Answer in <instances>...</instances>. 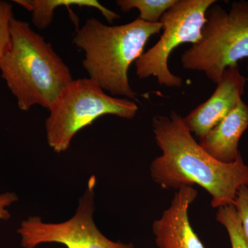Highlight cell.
<instances>
[{
    "mask_svg": "<svg viewBox=\"0 0 248 248\" xmlns=\"http://www.w3.org/2000/svg\"><path fill=\"white\" fill-rule=\"evenodd\" d=\"M45 122L48 146L57 153L66 151L75 136L104 115L132 120L138 107L127 98L108 94L92 79H73L48 110Z\"/></svg>",
    "mask_w": 248,
    "mask_h": 248,
    "instance_id": "obj_4",
    "label": "cell"
},
{
    "mask_svg": "<svg viewBox=\"0 0 248 248\" xmlns=\"http://www.w3.org/2000/svg\"><path fill=\"white\" fill-rule=\"evenodd\" d=\"M217 221L226 228L232 248H248L241 223L234 205H226L218 208Z\"/></svg>",
    "mask_w": 248,
    "mask_h": 248,
    "instance_id": "obj_13",
    "label": "cell"
},
{
    "mask_svg": "<svg viewBox=\"0 0 248 248\" xmlns=\"http://www.w3.org/2000/svg\"></svg>",
    "mask_w": 248,
    "mask_h": 248,
    "instance_id": "obj_17",
    "label": "cell"
},
{
    "mask_svg": "<svg viewBox=\"0 0 248 248\" xmlns=\"http://www.w3.org/2000/svg\"><path fill=\"white\" fill-rule=\"evenodd\" d=\"M205 17L202 39L185 50L181 62L217 84L227 68L248 59V1H234L229 11L213 4Z\"/></svg>",
    "mask_w": 248,
    "mask_h": 248,
    "instance_id": "obj_5",
    "label": "cell"
},
{
    "mask_svg": "<svg viewBox=\"0 0 248 248\" xmlns=\"http://www.w3.org/2000/svg\"><path fill=\"white\" fill-rule=\"evenodd\" d=\"M215 0H177L161 17L163 33L159 40L135 62L140 79L155 77L167 87H180L183 80L170 71L169 59L174 49L183 44L192 45L202 39V31L209 8Z\"/></svg>",
    "mask_w": 248,
    "mask_h": 248,
    "instance_id": "obj_6",
    "label": "cell"
},
{
    "mask_svg": "<svg viewBox=\"0 0 248 248\" xmlns=\"http://www.w3.org/2000/svg\"><path fill=\"white\" fill-rule=\"evenodd\" d=\"M161 31V23L140 18L118 26L89 18L77 29L73 42L84 52L82 65L90 79L110 95L131 100L136 99L137 93L129 83V68L144 53L148 40Z\"/></svg>",
    "mask_w": 248,
    "mask_h": 248,
    "instance_id": "obj_3",
    "label": "cell"
},
{
    "mask_svg": "<svg viewBox=\"0 0 248 248\" xmlns=\"http://www.w3.org/2000/svg\"><path fill=\"white\" fill-rule=\"evenodd\" d=\"M97 179L91 176L78 208L71 218L61 223H46L39 217H30L21 223L17 233L24 248L45 244H59L67 248H135L133 244L108 239L94 221Z\"/></svg>",
    "mask_w": 248,
    "mask_h": 248,
    "instance_id": "obj_7",
    "label": "cell"
},
{
    "mask_svg": "<svg viewBox=\"0 0 248 248\" xmlns=\"http://www.w3.org/2000/svg\"><path fill=\"white\" fill-rule=\"evenodd\" d=\"M11 33V46L0 60L1 78L21 110L35 105L49 110L73 81L70 68L29 23L14 17Z\"/></svg>",
    "mask_w": 248,
    "mask_h": 248,
    "instance_id": "obj_2",
    "label": "cell"
},
{
    "mask_svg": "<svg viewBox=\"0 0 248 248\" xmlns=\"http://www.w3.org/2000/svg\"><path fill=\"white\" fill-rule=\"evenodd\" d=\"M248 128V105L241 101L203 138L200 146L217 161L231 164L239 155L240 139Z\"/></svg>",
    "mask_w": 248,
    "mask_h": 248,
    "instance_id": "obj_10",
    "label": "cell"
},
{
    "mask_svg": "<svg viewBox=\"0 0 248 248\" xmlns=\"http://www.w3.org/2000/svg\"><path fill=\"white\" fill-rule=\"evenodd\" d=\"M234 206L239 217L245 238L248 244V186H242L238 191Z\"/></svg>",
    "mask_w": 248,
    "mask_h": 248,
    "instance_id": "obj_15",
    "label": "cell"
},
{
    "mask_svg": "<svg viewBox=\"0 0 248 248\" xmlns=\"http://www.w3.org/2000/svg\"><path fill=\"white\" fill-rule=\"evenodd\" d=\"M14 2L31 13L34 26L45 30L51 24L54 12L60 6L89 7L98 10L109 24L120 19V16L103 6L97 0H14Z\"/></svg>",
    "mask_w": 248,
    "mask_h": 248,
    "instance_id": "obj_11",
    "label": "cell"
},
{
    "mask_svg": "<svg viewBox=\"0 0 248 248\" xmlns=\"http://www.w3.org/2000/svg\"><path fill=\"white\" fill-rule=\"evenodd\" d=\"M156 144L162 154L151 165L153 181L163 188L198 185L212 197L215 208L234 205L238 191L248 186V166L241 155L231 164L217 161L193 138L177 112L153 119Z\"/></svg>",
    "mask_w": 248,
    "mask_h": 248,
    "instance_id": "obj_1",
    "label": "cell"
},
{
    "mask_svg": "<svg viewBox=\"0 0 248 248\" xmlns=\"http://www.w3.org/2000/svg\"><path fill=\"white\" fill-rule=\"evenodd\" d=\"M176 1L177 0H117L116 4L123 12L138 10V18L146 22L156 24Z\"/></svg>",
    "mask_w": 248,
    "mask_h": 248,
    "instance_id": "obj_12",
    "label": "cell"
},
{
    "mask_svg": "<svg viewBox=\"0 0 248 248\" xmlns=\"http://www.w3.org/2000/svg\"><path fill=\"white\" fill-rule=\"evenodd\" d=\"M198 192L184 186L174 194L169 208L153 224L155 243L159 248H205L189 219V209Z\"/></svg>",
    "mask_w": 248,
    "mask_h": 248,
    "instance_id": "obj_9",
    "label": "cell"
},
{
    "mask_svg": "<svg viewBox=\"0 0 248 248\" xmlns=\"http://www.w3.org/2000/svg\"><path fill=\"white\" fill-rule=\"evenodd\" d=\"M14 18L12 4L0 0V60L11 46V22Z\"/></svg>",
    "mask_w": 248,
    "mask_h": 248,
    "instance_id": "obj_14",
    "label": "cell"
},
{
    "mask_svg": "<svg viewBox=\"0 0 248 248\" xmlns=\"http://www.w3.org/2000/svg\"><path fill=\"white\" fill-rule=\"evenodd\" d=\"M246 83L239 66L227 68L208 100L183 118L190 133L203 138L243 101Z\"/></svg>",
    "mask_w": 248,
    "mask_h": 248,
    "instance_id": "obj_8",
    "label": "cell"
},
{
    "mask_svg": "<svg viewBox=\"0 0 248 248\" xmlns=\"http://www.w3.org/2000/svg\"><path fill=\"white\" fill-rule=\"evenodd\" d=\"M17 200V195L12 192H5L0 195V220L9 219L11 215L6 208Z\"/></svg>",
    "mask_w": 248,
    "mask_h": 248,
    "instance_id": "obj_16",
    "label": "cell"
}]
</instances>
